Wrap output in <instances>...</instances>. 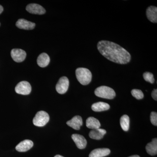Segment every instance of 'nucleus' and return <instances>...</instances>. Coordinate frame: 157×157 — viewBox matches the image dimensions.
Wrapping results in <instances>:
<instances>
[{
    "label": "nucleus",
    "mask_w": 157,
    "mask_h": 157,
    "mask_svg": "<svg viewBox=\"0 0 157 157\" xmlns=\"http://www.w3.org/2000/svg\"><path fill=\"white\" fill-rule=\"evenodd\" d=\"M97 47L101 54L110 61L126 64L131 61V56L128 52L114 42L102 40L98 42Z\"/></svg>",
    "instance_id": "obj_1"
},
{
    "label": "nucleus",
    "mask_w": 157,
    "mask_h": 157,
    "mask_svg": "<svg viewBox=\"0 0 157 157\" xmlns=\"http://www.w3.org/2000/svg\"><path fill=\"white\" fill-rule=\"evenodd\" d=\"M76 75L77 80L82 85L89 84L91 81L92 73L86 68H77L76 70Z\"/></svg>",
    "instance_id": "obj_2"
},
{
    "label": "nucleus",
    "mask_w": 157,
    "mask_h": 157,
    "mask_svg": "<svg viewBox=\"0 0 157 157\" xmlns=\"http://www.w3.org/2000/svg\"><path fill=\"white\" fill-rule=\"evenodd\" d=\"M94 93L97 97L107 99H113L116 96L114 90L111 88L104 86L97 88Z\"/></svg>",
    "instance_id": "obj_3"
},
{
    "label": "nucleus",
    "mask_w": 157,
    "mask_h": 157,
    "mask_svg": "<svg viewBox=\"0 0 157 157\" xmlns=\"http://www.w3.org/2000/svg\"><path fill=\"white\" fill-rule=\"evenodd\" d=\"M49 120L48 113L44 111H40L37 113L33 120V123L37 127L44 126Z\"/></svg>",
    "instance_id": "obj_4"
},
{
    "label": "nucleus",
    "mask_w": 157,
    "mask_h": 157,
    "mask_svg": "<svg viewBox=\"0 0 157 157\" xmlns=\"http://www.w3.org/2000/svg\"><path fill=\"white\" fill-rule=\"evenodd\" d=\"M15 92L20 94L29 95L32 90L30 84L27 81H21L19 82L15 88Z\"/></svg>",
    "instance_id": "obj_5"
},
{
    "label": "nucleus",
    "mask_w": 157,
    "mask_h": 157,
    "mask_svg": "<svg viewBox=\"0 0 157 157\" xmlns=\"http://www.w3.org/2000/svg\"><path fill=\"white\" fill-rule=\"evenodd\" d=\"M69 80L67 77L63 76L59 78L56 85L57 92L59 94H64L68 90Z\"/></svg>",
    "instance_id": "obj_6"
},
{
    "label": "nucleus",
    "mask_w": 157,
    "mask_h": 157,
    "mask_svg": "<svg viewBox=\"0 0 157 157\" xmlns=\"http://www.w3.org/2000/svg\"><path fill=\"white\" fill-rule=\"evenodd\" d=\"M11 56L14 61L21 63L25 59L26 53L25 51L21 49L14 48L11 51Z\"/></svg>",
    "instance_id": "obj_7"
},
{
    "label": "nucleus",
    "mask_w": 157,
    "mask_h": 157,
    "mask_svg": "<svg viewBox=\"0 0 157 157\" xmlns=\"http://www.w3.org/2000/svg\"><path fill=\"white\" fill-rule=\"evenodd\" d=\"M27 11L33 14H43L45 13V10L42 6L36 4H31L26 8Z\"/></svg>",
    "instance_id": "obj_8"
},
{
    "label": "nucleus",
    "mask_w": 157,
    "mask_h": 157,
    "mask_svg": "<svg viewBox=\"0 0 157 157\" xmlns=\"http://www.w3.org/2000/svg\"><path fill=\"white\" fill-rule=\"evenodd\" d=\"M72 138L78 148L82 149L85 148L87 144V141L83 136L78 134H73Z\"/></svg>",
    "instance_id": "obj_9"
},
{
    "label": "nucleus",
    "mask_w": 157,
    "mask_h": 157,
    "mask_svg": "<svg viewBox=\"0 0 157 157\" xmlns=\"http://www.w3.org/2000/svg\"><path fill=\"white\" fill-rule=\"evenodd\" d=\"M16 25L18 28L22 29L32 30L35 27L36 24L25 19H19L16 23Z\"/></svg>",
    "instance_id": "obj_10"
},
{
    "label": "nucleus",
    "mask_w": 157,
    "mask_h": 157,
    "mask_svg": "<svg viewBox=\"0 0 157 157\" xmlns=\"http://www.w3.org/2000/svg\"><path fill=\"white\" fill-rule=\"evenodd\" d=\"M33 146V143L32 140H25L18 144L15 149L19 152H25L30 149Z\"/></svg>",
    "instance_id": "obj_11"
},
{
    "label": "nucleus",
    "mask_w": 157,
    "mask_h": 157,
    "mask_svg": "<svg viewBox=\"0 0 157 157\" xmlns=\"http://www.w3.org/2000/svg\"><path fill=\"white\" fill-rule=\"evenodd\" d=\"M67 124L69 126L71 127L73 129L78 130L80 129V127L82 125V118L79 116H76L72 119L68 121Z\"/></svg>",
    "instance_id": "obj_12"
},
{
    "label": "nucleus",
    "mask_w": 157,
    "mask_h": 157,
    "mask_svg": "<svg viewBox=\"0 0 157 157\" xmlns=\"http://www.w3.org/2000/svg\"><path fill=\"white\" fill-rule=\"evenodd\" d=\"M147 19L153 23L157 22V8L155 6H151L146 10Z\"/></svg>",
    "instance_id": "obj_13"
},
{
    "label": "nucleus",
    "mask_w": 157,
    "mask_h": 157,
    "mask_svg": "<svg viewBox=\"0 0 157 157\" xmlns=\"http://www.w3.org/2000/svg\"><path fill=\"white\" fill-rule=\"evenodd\" d=\"M110 153V150L108 148H97L91 152L89 157H104L108 155Z\"/></svg>",
    "instance_id": "obj_14"
},
{
    "label": "nucleus",
    "mask_w": 157,
    "mask_h": 157,
    "mask_svg": "<svg viewBox=\"0 0 157 157\" xmlns=\"http://www.w3.org/2000/svg\"><path fill=\"white\" fill-rule=\"evenodd\" d=\"M106 130L103 129H93L90 132L89 136L92 139L101 140L106 134Z\"/></svg>",
    "instance_id": "obj_15"
},
{
    "label": "nucleus",
    "mask_w": 157,
    "mask_h": 157,
    "mask_svg": "<svg viewBox=\"0 0 157 157\" xmlns=\"http://www.w3.org/2000/svg\"><path fill=\"white\" fill-rule=\"evenodd\" d=\"M50 60V58L48 54L42 53L38 56L37 60V63L41 67H45L49 64Z\"/></svg>",
    "instance_id": "obj_16"
},
{
    "label": "nucleus",
    "mask_w": 157,
    "mask_h": 157,
    "mask_svg": "<svg viewBox=\"0 0 157 157\" xmlns=\"http://www.w3.org/2000/svg\"><path fill=\"white\" fill-rule=\"evenodd\" d=\"M146 151L151 155H155L157 154V139L156 138L147 144L146 146Z\"/></svg>",
    "instance_id": "obj_17"
},
{
    "label": "nucleus",
    "mask_w": 157,
    "mask_h": 157,
    "mask_svg": "<svg viewBox=\"0 0 157 157\" xmlns=\"http://www.w3.org/2000/svg\"><path fill=\"white\" fill-rule=\"evenodd\" d=\"M92 109L96 112H101L108 110L110 108V106L107 103L103 102H99L94 103L92 105Z\"/></svg>",
    "instance_id": "obj_18"
},
{
    "label": "nucleus",
    "mask_w": 157,
    "mask_h": 157,
    "mask_svg": "<svg viewBox=\"0 0 157 157\" xmlns=\"http://www.w3.org/2000/svg\"><path fill=\"white\" fill-rule=\"evenodd\" d=\"M86 126L88 128L92 129L100 128L101 123L97 119L94 117L88 118L86 121Z\"/></svg>",
    "instance_id": "obj_19"
},
{
    "label": "nucleus",
    "mask_w": 157,
    "mask_h": 157,
    "mask_svg": "<svg viewBox=\"0 0 157 157\" xmlns=\"http://www.w3.org/2000/svg\"><path fill=\"white\" fill-rule=\"evenodd\" d=\"M120 124L122 128L124 131H128L130 127V118L128 116L124 115L120 119Z\"/></svg>",
    "instance_id": "obj_20"
},
{
    "label": "nucleus",
    "mask_w": 157,
    "mask_h": 157,
    "mask_svg": "<svg viewBox=\"0 0 157 157\" xmlns=\"http://www.w3.org/2000/svg\"><path fill=\"white\" fill-rule=\"evenodd\" d=\"M132 96L137 99V100H140L143 99L144 95L142 91L138 89H133L131 92Z\"/></svg>",
    "instance_id": "obj_21"
},
{
    "label": "nucleus",
    "mask_w": 157,
    "mask_h": 157,
    "mask_svg": "<svg viewBox=\"0 0 157 157\" xmlns=\"http://www.w3.org/2000/svg\"><path fill=\"white\" fill-rule=\"evenodd\" d=\"M143 77L144 80L147 82L153 83L155 82V78L153 74L150 72H145L143 74Z\"/></svg>",
    "instance_id": "obj_22"
},
{
    "label": "nucleus",
    "mask_w": 157,
    "mask_h": 157,
    "mask_svg": "<svg viewBox=\"0 0 157 157\" xmlns=\"http://www.w3.org/2000/svg\"><path fill=\"white\" fill-rule=\"evenodd\" d=\"M151 122L154 125H157V113L156 112H152L150 116Z\"/></svg>",
    "instance_id": "obj_23"
},
{
    "label": "nucleus",
    "mask_w": 157,
    "mask_h": 157,
    "mask_svg": "<svg viewBox=\"0 0 157 157\" xmlns=\"http://www.w3.org/2000/svg\"><path fill=\"white\" fill-rule=\"evenodd\" d=\"M151 96L152 98L157 101V90L154 89L151 93Z\"/></svg>",
    "instance_id": "obj_24"
},
{
    "label": "nucleus",
    "mask_w": 157,
    "mask_h": 157,
    "mask_svg": "<svg viewBox=\"0 0 157 157\" xmlns=\"http://www.w3.org/2000/svg\"><path fill=\"white\" fill-rule=\"evenodd\" d=\"M3 11V8L2 6L0 5V14Z\"/></svg>",
    "instance_id": "obj_25"
},
{
    "label": "nucleus",
    "mask_w": 157,
    "mask_h": 157,
    "mask_svg": "<svg viewBox=\"0 0 157 157\" xmlns=\"http://www.w3.org/2000/svg\"><path fill=\"white\" fill-rule=\"evenodd\" d=\"M129 157H140L139 155H134L131 156Z\"/></svg>",
    "instance_id": "obj_26"
},
{
    "label": "nucleus",
    "mask_w": 157,
    "mask_h": 157,
    "mask_svg": "<svg viewBox=\"0 0 157 157\" xmlns=\"http://www.w3.org/2000/svg\"><path fill=\"white\" fill-rule=\"evenodd\" d=\"M54 157H64L63 156H62L61 155H56Z\"/></svg>",
    "instance_id": "obj_27"
}]
</instances>
